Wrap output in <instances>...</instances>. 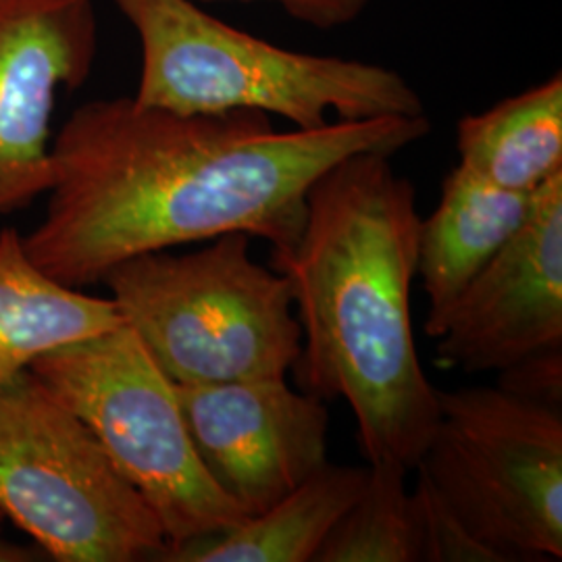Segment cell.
Wrapping results in <instances>:
<instances>
[{
    "mask_svg": "<svg viewBox=\"0 0 562 562\" xmlns=\"http://www.w3.org/2000/svg\"><path fill=\"white\" fill-rule=\"evenodd\" d=\"M427 115L334 121L280 132L259 111L183 115L134 97L78 106L53 138V183L30 259L86 290L120 262L225 234L290 248L315 181L357 153L396 155Z\"/></svg>",
    "mask_w": 562,
    "mask_h": 562,
    "instance_id": "cell-1",
    "label": "cell"
},
{
    "mask_svg": "<svg viewBox=\"0 0 562 562\" xmlns=\"http://www.w3.org/2000/svg\"><path fill=\"white\" fill-rule=\"evenodd\" d=\"M419 225L417 190L392 155L357 153L311 186L299 240L269 257L301 323L299 390L346 401L364 461L408 471L440 422L411 315Z\"/></svg>",
    "mask_w": 562,
    "mask_h": 562,
    "instance_id": "cell-2",
    "label": "cell"
},
{
    "mask_svg": "<svg viewBox=\"0 0 562 562\" xmlns=\"http://www.w3.org/2000/svg\"><path fill=\"white\" fill-rule=\"evenodd\" d=\"M140 42L134 99L183 115L259 111L319 130L334 121L425 115L398 71L261 41L196 0H113Z\"/></svg>",
    "mask_w": 562,
    "mask_h": 562,
    "instance_id": "cell-3",
    "label": "cell"
},
{
    "mask_svg": "<svg viewBox=\"0 0 562 562\" xmlns=\"http://www.w3.org/2000/svg\"><path fill=\"white\" fill-rule=\"evenodd\" d=\"M225 234L192 252L157 250L115 265L101 283L121 319L178 385L288 378L302 348L290 283Z\"/></svg>",
    "mask_w": 562,
    "mask_h": 562,
    "instance_id": "cell-4",
    "label": "cell"
},
{
    "mask_svg": "<svg viewBox=\"0 0 562 562\" xmlns=\"http://www.w3.org/2000/svg\"><path fill=\"white\" fill-rule=\"evenodd\" d=\"M30 371L94 431L153 508L169 543L162 561L248 519L202 464L178 385L130 325L50 350Z\"/></svg>",
    "mask_w": 562,
    "mask_h": 562,
    "instance_id": "cell-5",
    "label": "cell"
},
{
    "mask_svg": "<svg viewBox=\"0 0 562 562\" xmlns=\"http://www.w3.org/2000/svg\"><path fill=\"white\" fill-rule=\"evenodd\" d=\"M0 515L57 562L162 561L169 550L94 431L30 369L0 390Z\"/></svg>",
    "mask_w": 562,
    "mask_h": 562,
    "instance_id": "cell-6",
    "label": "cell"
},
{
    "mask_svg": "<svg viewBox=\"0 0 562 562\" xmlns=\"http://www.w3.org/2000/svg\"><path fill=\"white\" fill-rule=\"evenodd\" d=\"M423 473L506 562L562 559L561 406L498 385L440 390Z\"/></svg>",
    "mask_w": 562,
    "mask_h": 562,
    "instance_id": "cell-7",
    "label": "cell"
},
{
    "mask_svg": "<svg viewBox=\"0 0 562 562\" xmlns=\"http://www.w3.org/2000/svg\"><path fill=\"white\" fill-rule=\"evenodd\" d=\"M178 396L202 464L246 517L327 462V402L288 378L178 385Z\"/></svg>",
    "mask_w": 562,
    "mask_h": 562,
    "instance_id": "cell-8",
    "label": "cell"
},
{
    "mask_svg": "<svg viewBox=\"0 0 562 562\" xmlns=\"http://www.w3.org/2000/svg\"><path fill=\"white\" fill-rule=\"evenodd\" d=\"M97 53L94 0H0V215L48 192L59 92L88 80Z\"/></svg>",
    "mask_w": 562,
    "mask_h": 562,
    "instance_id": "cell-9",
    "label": "cell"
},
{
    "mask_svg": "<svg viewBox=\"0 0 562 562\" xmlns=\"http://www.w3.org/2000/svg\"><path fill=\"white\" fill-rule=\"evenodd\" d=\"M425 334L443 364L503 371L562 348V173L533 194L521 229Z\"/></svg>",
    "mask_w": 562,
    "mask_h": 562,
    "instance_id": "cell-10",
    "label": "cell"
},
{
    "mask_svg": "<svg viewBox=\"0 0 562 562\" xmlns=\"http://www.w3.org/2000/svg\"><path fill=\"white\" fill-rule=\"evenodd\" d=\"M533 194L504 190L462 165L443 178L442 194L417 238V280L429 302L425 327L438 322L527 222Z\"/></svg>",
    "mask_w": 562,
    "mask_h": 562,
    "instance_id": "cell-11",
    "label": "cell"
},
{
    "mask_svg": "<svg viewBox=\"0 0 562 562\" xmlns=\"http://www.w3.org/2000/svg\"><path fill=\"white\" fill-rule=\"evenodd\" d=\"M121 323L115 302L53 280L30 259L18 229H0V390L42 355Z\"/></svg>",
    "mask_w": 562,
    "mask_h": 562,
    "instance_id": "cell-12",
    "label": "cell"
},
{
    "mask_svg": "<svg viewBox=\"0 0 562 562\" xmlns=\"http://www.w3.org/2000/svg\"><path fill=\"white\" fill-rule=\"evenodd\" d=\"M369 467L327 461L280 503L217 538L192 543L173 562H313L341 515L359 501Z\"/></svg>",
    "mask_w": 562,
    "mask_h": 562,
    "instance_id": "cell-13",
    "label": "cell"
},
{
    "mask_svg": "<svg viewBox=\"0 0 562 562\" xmlns=\"http://www.w3.org/2000/svg\"><path fill=\"white\" fill-rule=\"evenodd\" d=\"M459 165L504 190L531 194L562 173V76L457 123Z\"/></svg>",
    "mask_w": 562,
    "mask_h": 562,
    "instance_id": "cell-14",
    "label": "cell"
},
{
    "mask_svg": "<svg viewBox=\"0 0 562 562\" xmlns=\"http://www.w3.org/2000/svg\"><path fill=\"white\" fill-rule=\"evenodd\" d=\"M359 501L334 525L313 562H419V538L408 469L367 462Z\"/></svg>",
    "mask_w": 562,
    "mask_h": 562,
    "instance_id": "cell-15",
    "label": "cell"
},
{
    "mask_svg": "<svg viewBox=\"0 0 562 562\" xmlns=\"http://www.w3.org/2000/svg\"><path fill=\"white\" fill-rule=\"evenodd\" d=\"M415 473L411 496L417 519L419 562H506L503 554L469 531L423 469L415 467Z\"/></svg>",
    "mask_w": 562,
    "mask_h": 562,
    "instance_id": "cell-16",
    "label": "cell"
},
{
    "mask_svg": "<svg viewBox=\"0 0 562 562\" xmlns=\"http://www.w3.org/2000/svg\"><path fill=\"white\" fill-rule=\"evenodd\" d=\"M498 387L519 398L561 406L562 348L540 350L498 371Z\"/></svg>",
    "mask_w": 562,
    "mask_h": 562,
    "instance_id": "cell-17",
    "label": "cell"
},
{
    "mask_svg": "<svg viewBox=\"0 0 562 562\" xmlns=\"http://www.w3.org/2000/svg\"><path fill=\"white\" fill-rule=\"evenodd\" d=\"M199 2V0H196ZM238 2H273L281 11L317 30H336L359 20L373 0H238Z\"/></svg>",
    "mask_w": 562,
    "mask_h": 562,
    "instance_id": "cell-18",
    "label": "cell"
},
{
    "mask_svg": "<svg viewBox=\"0 0 562 562\" xmlns=\"http://www.w3.org/2000/svg\"><path fill=\"white\" fill-rule=\"evenodd\" d=\"M41 561L38 552L34 548L21 546V543L11 542L2 538L0 533V562H32Z\"/></svg>",
    "mask_w": 562,
    "mask_h": 562,
    "instance_id": "cell-19",
    "label": "cell"
},
{
    "mask_svg": "<svg viewBox=\"0 0 562 562\" xmlns=\"http://www.w3.org/2000/svg\"><path fill=\"white\" fill-rule=\"evenodd\" d=\"M0 521H2V515H0Z\"/></svg>",
    "mask_w": 562,
    "mask_h": 562,
    "instance_id": "cell-20",
    "label": "cell"
}]
</instances>
